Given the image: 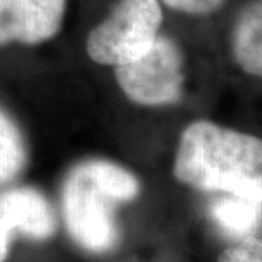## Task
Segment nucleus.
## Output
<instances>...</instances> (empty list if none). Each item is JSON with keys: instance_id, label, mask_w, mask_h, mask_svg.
Masks as SVG:
<instances>
[{"instance_id": "nucleus-5", "label": "nucleus", "mask_w": 262, "mask_h": 262, "mask_svg": "<svg viewBox=\"0 0 262 262\" xmlns=\"http://www.w3.org/2000/svg\"><path fill=\"white\" fill-rule=\"evenodd\" d=\"M56 230L54 210L37 189L22 187L0 192V262L8 259L15 234L46 241Z\"/></svg>"}, {"instance_id": "nucleus-3", "label": "nucleus", "mask_w": 262, "mask_h": 262, "mask_svg": "<svg viewBox=\"0 0 262 262\" xmlns=\"http://www.w3.org/2000/svg\"><path fill=\"white\" fill-rule=\"evenodd\" d=\"M163 13L158 0H120L86 39L88 56L103 66H121L146 54L159 37Z\"/></svg>"}, {"instance_id": "nucleus-1", "label": "nucleus", "mask_w": 262, "mask_h": 262, "mask_svg": "<svg viewBox=\"0 0 262 262\" xmlns=\"http://www.w3.org/2000/svg\"><path fill=\"white\" fill-rule=\"evenodd\" d=\"M173 173L191 187L262 206V139L211 121L188 125Z\"/></svg>"}, {"instance_id": "nucleus-7", "label": "nucleus", "mask_w": 262, "mask_h": 262, "mask_svg": "<svg viewBox=\"0 0 262 262\" xmlns=\"http://www.w3.org/2000/svg\"><path fill=\"white\" fill-rule=\"evenodd\" d=\"M232 53L248 75L262 79V5L249 0L237 10L232 27Z\"/></svg>"}, {"instance_id": "nucleus-9", "label": "nucleus", "mask_w": 262, "mask_h": 262, "mask_svg": "<svg viewBox=\"0 0 262 262\" xmlns=\"http://www.w3.org/2000/svg\"><path fill=\"white\" fill-rule=\"evenodd\" d=\"M27 163V149L16 124L0 110V184L9 182Z\"/></svg>"}, {"instance_id": "nucleus-4", "label": "nucleus", "mask_w": 262, "mask_h": 262, "mask_svg": "<svg viewBox=\"0 0 262 262\" xmlns=\"http://www.w3.org/2000/svg\"><path fill=\"white\" fill-rule=\"evenodd\" d=\"M182 64L178 46L169 38L158 37L153 47L140 58L117 66L115 77L133 102L149 106L168 105L181 99Z\"/></svg>"}, {"instance_id": "nucleus-11", "label": "nucleus", "mask_w": 262, "mask_h": 262, "mask_svg": "<svg viewBox=\"0 0 262 262\" xmlns=\"http://www.w3.org/2000/svg\"><path fill=\"white\" fill-rule=\"evenodd\" d=\"M163 3L170 9L187 15L207 16L219 12L227 3V0H163Z\"/></svg>"}, {"instance_id": "nucleus-2", "label": "nucleus", "mask_w": 262, "mask_h": 262, "mask_svg": "<svg viewBox=\"0 0 262 262\" xmlns=\"http://www.w3.org/2000/svg\"><path fill=\"white\" fill-rule=\"evenodd\" d=\"M137 178L115 163L89 160L67 175L63 187V213L70 236L91 252H106L118 242L114 217L117 203L139 195Z\"/></svg>"}, {"instance_id": "nucleus-6", "label": "nucleus", "mask_w": 262, "mask_h": 262, "mask_svg": "<svg viewBox=\"0 0 262 262\" xmlns=\"http://www.w3.org/2000/svg\"><path fill=\"white\" fill-rule=\"evenodd\" d=\"M66 0H0V47L37 46L54 38L63 25Z\"/></svg>"}, {"instance_id": "nucleus-12", "label": "nucleus", "mask_w": 262, "mask_h": 262, "mask_svg": "<svg viewBox=\"0 0 262 262\" xmlns=\"http://www.w3.org/2000/svg\"><path fill=\"white\" fill-rule=\"evenodd\" d=\"M259 3H261V5H262V0H259Z\"/></svg>"}, {"instance_id": "nucleus-8", "label": "nucleus", "mask_w": 262, "mask_h": 262, "mask_svg": "<svg viewBox=\"0 0 262 262\" xmlns=\"http://www.w3.org/2000/svg\"><path fill=\"white\" fill-rule=\"evenodd\" d=\"M211 215L227 233L248 237L261 223L262 206L229 195L211 206Z\"/></svg>"}, {"instance_id": "nucleus-10", "label": "nucleus", "mask_w": 262, "mask_h": 262, "mask_svg": "<svg viewBox=\"0 0 262 262\" xmlns=\"http://www.w3.org/2000/svg\"><path fill=\"white\" fill-rule=\"evenodd\" d=\"M217 262H262V237H244L220 253Z\"/></svg>"}]
</instances>
